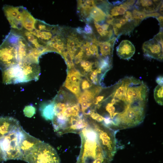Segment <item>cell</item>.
Instances as JSON below:
<instances>
[{
    "label": "cell",
    "mask_w": 163,
    "mask_h": 163,
    "mask_svg": "<svg viewBox=\"0 0 163 163\" xmlns=\"http://www.w3.org/2000/svg\"><path fill=\"white\" fill-rule=\"evenodd\" d=\"M81 144L76 163H109L116 152L114 131L92 120L79 133Z\"/></svg>",
    "instance_id": "obj_2"
},
{
    "label": "cell",
    "mask_w": 163,
    "mask_h": 163,
    "mask_svg": "<svg viewBox=\"0 0 163 163\" xmlns=\"http://www.w3.org/2000/svg\"><path fill=\"white\" fill-rule=\"evenodd\" d=\"M2 72L3 82L5 84L25 82L23 71L18 64L8 68Z\"/></svg>",
    "instance_id": "obj_9"
},
{
    "label": "cell",
    "mask_w": 163,
    "mask_h": 163,
    "mask_svg": "<svg viewBox=\"0 0 163 163\" xmlns=\"http://www.w3.org/2000/svg\"><path fill=\"white\" fill-rule=\"evenodd\" d=\"M17 134L20 147L23 156L41 141L29 134L21 126L18 129Z\"/></svg>",
    "instance_id": "obj_10"
},
{
    "label": "cell",
    "mask_w": 163,
    "mask_h": 163,
    "mask_svg": "<svg viewBox=\"0 0 163 163\" xmlns=\"http://www.w3.org/2000/svg\"><path fill=\"white\" fill-rule=\"evenodd\" d=\"M154 97L158 104L163 105V85H158L156 86L154 91Z\"/></svg>",
    "instance_id": "obj_18"
},
{
    "label": "cell",
    "mask_w": 163,
    "mask_h": 163,
    "mask_svg": "<svg viewBox=\"0 0 163 163\" xmlns=\"http://www.w3.org/2000/svg\"><path fill=\"white\" fill-rule=\"evenodd\" d=\"M19 127L0 138V146L5 161L22 159L23 154L20 148L17 134Z\"/></svg>",
    "instance_id": "obj_5"
},
{
    "label": "cell",
    "mask_w": 163,
    "mask_h": 163,
    "mask_svg": "<svg viewBox=\"0 0 163 163\" xmlns=\"http://www.w3.org/2000/svg\"><path fill=\"white\" fill-rule=\"evenodd\" d=\"M20 126L18 121L13 117H0V137L6 135Z\"/></svg>",
    "instance_id": "obj_12"
},
{
    "label": "cell",
    "mask_w": 163,
    "mask_h": 163,
    "mask_svg": "<svg viewBox=\"0 0 163 163\" xmlns=\"http://www.w3.org/2000/svg\"><path fill=\"white\" fill-rule=\"evenodd\" d=\"M118 38L114 37L107 41L99 42L100 52L102 57H112L114 46Z\"/></svg>",
    "instance_id": "obj_14"
},
{
    "label": "cell",
    "mask_w": 163,
    "mask_h": 163,
    "mask_svg": "<svg viewBox=\"0 0 163 163\" xmlns=\"http://www.w3.org/2000/svg\"><path fill=\"white\" fill-rule=\"evenodd\" d=\"M55 101L43 103L40 106V109L43 117L47 120H52L54 114Z\"/></svg>",
    "instance_id": "obj_15"
},
{
    "label": "cell",
    "mask_w": 163,
    "mask_h": 163,
    "mask_svg": "<svg viewBox=\"0 0 163 163\" xmlns=\"http://www.w3.org/2000/svg\"><path fill=\"white\" fill-rule=\"evenodd\" d=\"M162 4L161 0H138L136 1L133 8L147 14L152 13L158 11Z\"/></svg>",
    "instance_id": "obj_11"
},
{
    "label": "cell",
    "mask_w": 163,
    "mask_h": 163,
    "mask_svg": "<svg viewBox=\"0 0 163 163\" xmlns=\"http://www.w3.org/2000/svg\"><path fill=\"white\" fill-rule=\"evenodd\" d=\"M24 112L26 116L30 117L34 114L35 109L32 106H28L25 108Z\"/></svg>",
    "instance_id": "obj_20"
},
{
    "label": "cell",
    "mask_w": 163,
    "mask_h": 163,
    "mask_svg": "<svg viewBox=\"0 0 163 163\" xmlns=\"http://www.w3.org/2000/svg\"><path fill=\"white\" fill-rule=\"evenodd\" d=\"M86 23L91 27L93 34L98 41H106L114 37L112 25L107 23L106 21L101 24L92 21H89Z\"/></svg>",
    "instance_id": "obj_8"
},
{
    "label": "cell",
    "mask_w": 163,
    "mask_h": 163,
    "mask_svg": "<svg viewBox=\"0 0 163 163\" xmlns=\"http://www.w3.org/2000/svg\"><path fill=\"white\" fill-rule=\"evenodd\" d=\"M21 160L28 163H61L56 150L42 141L24 154Z\"/></svg>",
    "instance_id": "obj_3"
},
{
    "label": "cell",
    "mask_w": 163,
    "mask_h": 163,
    "mask_svg": "<svg viewBox=\"0 0 163 163\" xmlns=\"http://www.w3.org/2000/svg\"><path fill=\"white\" fill-rule=\"evenodd\" d=\"M129 79L123 78L112 86L106 104H98L96 110L104 109L98 114L101 124L113 130L130 128L141 123L145 117L146 103L137 99L128 89Z\"/></svg>",
    "instance_id": "obj_1"
},
{
    "label": "cell",
    "mask_w": 163,
    "mask_h": 163,
    "mask_svg": "<svg viewBox=\"0 0 163 163\" xmlns=\"http://www.w3.org/2000/svg\"><path fill=\"white\" fill-rule=\"evenodd\" d=\"M64 85L66 88L75 94L77 98L81 94L79 85L71 83L66 81Z\"/></svg>",
    "instance_id": "obj_19"
},
{
    "label": "cell",
    "mask_w": 163,
    "mask_h": 163,
    "mask_svg": "<svg viewBox=\"0 0 163 163\" xmlns=\"http://www.w3.org/2000/svg\"><path fill=\"white\" fill-rule=\"evenodd\" d=\"M82 76L80 72L75 68L70 69L66 81L71 83L79 85L81 81Z\"/></svg>",
    "instance_id": "obj_16"
},
{
    "label": "cell",
    "mask_w": 163,
    "mask_h": 163,
    "mask_svg": "<svg viewBox=\"0 0 163 163\" xmlns=\"http://www.w3.org/2000/svg\"><path fill=\"white\" fill-rule=\"evenodd\" d=\"M96 96L93 89L90 90H85L80 94L77 98L80 104L83 101L91 102Z\"/></svg>",
    "instance_id": "obj_17"
},
{
    "label": "cell",
    "mask_w": 163,
    "mask_h": 163,
    "mask_svg": "<svg viewBox=\"0 0 163 163\" xmlns=\"http://www.w3.org/2000/svg\"><path fill=\"white\" fill-rule=\"evenodd\" d=\"M117 53L121 59L128 60L134 54L135 48L132 43L129 40L122 41L117 48Z\"/></svg>",
    "instance_id": "obj_13"
},
{
    "label": "cell",
    "mask_w": 163,
    "mask_h": 163,
    "mask_svg": "<svg viewBox=\"0 0 163 163\" xmlns=\"http://www.w3.org/2000/svg\"><path fill=\"white\" fill-rule=\"evenodd\" d=\"M158 20V21L160 27L161 28V30H162L163 27V16L162 15H160L156 18Z\"/></svg>",
    "instance_id": "obj_22"
},
{
    "label": "cell",
    "mask_w": 163,
    "mask_h": 163,
    "mask_svg": "<svg viewBox=\"0 0 163 163\" xmlns=\"http://www.w3.org/2000/svg\"><path fill=\"white\" fill-rule=\"evenodd\" d=\"M114 34L119 37L129 34L139 24L133 18L132 10H127L122 16L110 21Z\"/></svg>",
    "instance_id": "obj_6"
},
{
    "label": "cell",
    "mask_w": 163,
    "mask_h": 163,
    "mask_svg": "<svg viewBox=\"0 0 163 163\" xmlns=\"http://www.w3.org/2000/svg\"><path fill=\"white\" fill-rule=\"evenodd\" d=\"M18 36L11 32L0 45V69L2 71L18 64Z\"/></svg>",
    "instance_id": "obj_4"
},
{
    "label": "cell",
    "mask_w": 163,
    "mask_h": 163,
    "mask_svg": "<svg viewBox=\"0 0 163 163\" xmlns=\"http://www.w3.org/2000/svg\"><path fill=\"white\" fill-rule=\"evenodd\" d=\"M82 88L83 90H85L89 88L92 86L91 82L88 80L84 79L82 82Z\"/></svg>",
    "instance_id": "obj_21"
},
{
    "label": "cell",
    "mask_w": 163,
    "mask_h": 163,
    "mask_svg": "<svg viewBox=\"0 0 163 163\" xmlns=\"http://www.w3.org/2000/svg\"><path fill=\"white\" fill-rule=\"evenodd\" d=\"M142 50L145 56L159 61L163 59V32H160L152 39L143 44Z\"/></svg>",
    "instance_id": "obj_7"
},
{
    "label": "cell",
    "mask_w": 163,
    "mask_h": 163,
    "mask_svg": "<svg viewBox=\"0 0 163 163\" xmlns=\"http://www.w3.org/2000/svg\"><path fill=\"white\" fill-rule=\"evenodd\" d=\"M156 81L158 85H163V77L162 76H159L158 77Z\"/></svg>",
    "instance_id": "obj_23"
}]
</instances>
